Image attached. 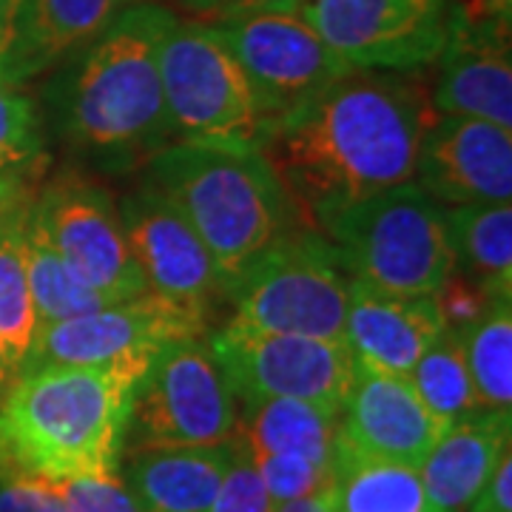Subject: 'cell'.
<instances>
[{
  "label": "cell",
  "instance_id": "obj_23",
  "mask_svg": "<svg viewBox=\"0 0 512 512\" xmlns=\"http://www.w3.org/2000/svg\"><path fill=\"white\" fill-rule=\"evenodd\" d=\"M23 188L0 200V353L9 373H18L35 342L37 316L26 271V222Z\"/></svg>",
  "mask_w": 512,
  "mask_h": 512
},
{
  "label": "cell",
  "instance_id": "obj_14",
  "mask_svg": "<svg viewBox=\"0 0 512 512\" xmlns=\"http://www.w3.org/2000/svg\"><path fill=\"white\" fill-rule=\"evenodd\" d=\"M120 222L148 293L202 311L217 296H228L217 259L154 185L148 183L120 202Z\"/></svg>",
  "mask_w": 512,
  "mask_h": 512
},
{
  "label": "cell",
  "instance_id": "obj_22",
  "mask_svg": "<svg viewBox=\"0 0 512 512\" xmlns=\"http://www.w3.org/2000/svg\"><path fill=\"white\" fill-rule=\"evenodd\" d=\"M453 268L495 296H512V202L447 205Z\"/></svg>",
  "mask_w": 512,
  "mask_h": 512
},
{
  "label": "cell",
  "instance_id": "obj_16",
  "mask_svg": "<svg viewBox=\"0 0 512 512\" xmlns=\"http://www.w3.org/2000/svg\"><path fill=\"white\" fill-rule=\"evenodd\" d=\"M444 430L407 376L362 362L353 365L339 413V441L345 447L419 470Z\"/></svg>",
  "mask_w": 512,
  "mask_h": 512
},
{
  "label": "cell",
  "instance_id": "obj_20",
  "mask_svg": "<svg viewBox=\"0 0 512 512\" xmlns=\"http://www.w3.org/2000/svg\"><path fill=\"white\" fill-rule=\"evenodd\" d=\"M137 0H26L15 83L83 52Z\"/></svg>",
  "mask_w": 512,
  "mask_h": 512
},
{
  "label": "cell",
  "instance_id": "obj_26",
  "mask_svg": "<svg viewBox=\"0 0 512 512\" xmlns=\"http://www.w3.org/2000/svg\"><path fill=\"white\" fill-rule=\"evenodd\" d=\"M26 271H29V291H32L37 325L63 322L109 305L100 293L74 274L72 265L29 222H26Z\"/></svg>",
  "mask_w": 512,
  "mask_h": 512
},
{
  "label": "cell",
  "instance_id": "obj_3",
  "mask_svg": "<svg viewBox=\"0 0 512 512\" xmlns=\"http://www.w3.org/2000/svg\"><path fill=\"white\" fill-rule=\"evenodd\" d=\"M174 20L160 3L137 0L63 63L49 103L60 134L77 151L131 163L174 137L160 80V46Z\"/></svg>",
  "mask_w": 512,
  "mask_h": 512
},
{
  "label": "cell",
  "instance_id": "obj_24",
  "mask_svg": "<svg viewBox=\"0 0 512 512\" xmlns=\"http://www.w3.org/2000/svg\"><path fill=\"white\" fill-rule=\"evenodd\" d=\"M328 495L333 512H427L416 467L362 456L342 441L330 461Z\"/></svg>",
  "mask_w": 512,
  "mask_h": 512
},
{
  "label": "cell",
  "instance_id": "obj_10",
  "mask_svg": "<svg viewBox=\"0 0 512 512\" xmlns=\"http://www.w3.org/2000/svg\"><path fill=\"white\" fill-rule=\"evenodd\" d=\"M208 348L237 402L299 399L342 410L356 365L345 339L268 333L237 322H228Z\"/></svg>",
  "mask_w": 512,
  "mask_h": 512
},
{
  "label": "cell",
  "instance_id": "obj_15",
  "mask_svg": "<svg viewBox=\"0 0 512 512\" xmlns=\"http://www.w3.org/2000/svg\"><path fill=\"white\" fill-rule=\"evenodd\" d=\"M413 180L439 205L512 202V128L439 114L421 137Z\"/></svg>",
  "mask_w": 512,
  "mask_h": 512
},
{
  "label": "cell",
  "instance_id": "obj_17",
  "mask_svg": "<svg viewBox=\"0 0 512 512\" xmlns=\"http://www.w3.org/2000/svg\"><path fill=\"white\" fill-rule=\"evenodd\" d=\"M436 296L376 291L350 279L342 339L353 362L410 376L421 353L444 333Z\"/></svg>",
  "mask_w": 512,
  "mask_h": 512
},
{
  "label": "cell",
  "instance_id": "obj_8",
  "mask_svg": "<svg viewBox=\"0 0 512 512\" xmlns=\"http://www.w3.org/2000/svg\"><path fill=\"white\" fill-rule=\"evenodd\" d=\"M160 80L174 137H242L262 126L254 89L205 20H174L160 46Z\"/></svg>",
  "mask_w": 512,
  "mask_h": 512
},
{
  "label": "cell",
  "instance_id": "obj_18",
  "mask_svg": "<svg viewBox=\"0 0 512 512\" xmlns=\"http://www.w3.org/2000/svg\"><path fill=\"white\" fill-rule=\"evenodd\" d=\"M510 410L478 407L453 421L419 467L427 512H464L510 453Z\"/></svg>",
  "mask_w": 512,
  "mask_h": 512
},
{
  "label": "cell",
  "instance_id": "obj_7",
  "mask_svg": "<svg viewBox=\"0 0 512 512\" xmlns=\"http://www.w3.org/2000/svg\"><path fill=\"white\" fill-rule=\"evenodd\" d=\"M237 396L202 339L154 353L134 393L128 433L137 447H208L234 439Z\"/></svg>",
  "mask_w": 512,
  "mask_h": 512
},
{
  "label": "cell",
  "instance_id": "obj_37",
  "mask_svg": "<svg viewBox=\"0 0 512 512\" xmlns=\"http://www.w3.org/2000/svg\"><path fill=\"white\" fill-rule=\"evenodd\" d=\"M274 512H333V510H330L328 490H322V493H313V495H305V498L285 501V504H276Z\"/></svg>",
  "mask_w": 512,
  "mask_h": 512
},
{
  "label": "cell",
  "instance_id": "obj_4",
  "mask_svg": "<svg viewBox=\"0 0 512 512\" xmlns=\"http://www.w3.org/2000/svg\"><path fill=\"white\" fill-rule=\"evenodd\" d=\"M148 171L217 259L228 291L259 251L302 225L254 140L180 137L148 157Z\"/></svg>",
  "mask_w": 512,
  "mask_h": 512
},
{
  "label": "cell",
  "instance_id": "obj_30",
  "mask_svg": "<svg viewBox=\"0 0 512 512\" xmlns=\"http://www.w3.org/2000/svg\"><path fill=\"white\" fill-rule=\"evenodd\" d=\"M234 444H237L234 458L222 476L220 490L214 495L208 512H274V498L259 476L248 447L237 436H234Z\"/></svg>",
  "mask_w": 512,
  "mask_h": 512
},
{
  "label": "cell",
  "instance_id": "obj_31",
  "mask_svg": "<svg viewBox=\"0 0 512 512\" xmlns=\"http://www.w3.org/2000/svg\"><path fill=\"white\" fill-rule=\"evenodd\" d=\"M66 512H140L117 476H80L52 481Z\"/></svg>",
  "mask_w": 512,
  "mask_h": 512
},
{
  "label": "cell",
  "instance_id": "obj_19",
  "mask_svg": "<svg viewBox=\"0 0 512 512\" xmlns=\"http://www.w3.org/2000/svg\"><path fill=\"white\" fill-rule=\"evenodd\" d=\"M234 450V439L208 447H137L123 484L140 512H208Z\"/></svg>",
  "mask_w": 512,
  "mask_h": 512
},
{
  "label": "cell",
  "instance_id": "obj_33",
  "mask_svg": "<svg viewBox=\"0 0 512 512\" xmlns=\"http://www.w3.org/2000/svg\"><path fill=\"white\" fill-rule=\"evenodd\" d=\"M0 512H66L52 481L0 467Z\"/></svg>",
  "mask_w": 512,
  "mask_h": 512
},
{
  "label": "cell",
  "instance_id": "obj_13",
  "mask_svg": "<svg viewBox=\"0 0 512 512\" xmlns=\"http://www.w3.org/2000/svg\"><path fill=\"white\" fill-rule=\"evenodd\" d=\"M202 328V308L165 299L160 293H143L100 311L37 325L35 342L20 370L43 365H109L128 356H154L171 342L200 339Z\"/></svg>",
  "mask_w": 512,
  "mask_h": 512
},
{
  "label": "cell",
  "instance_id": "obj_1",
  "mask_svg": "<svg viewBox=\"0 0 512 512\" xmlns=\"http://www.w3.org/2000/svg\"><path fill=\"white\" fill-rule=\"evenodd\" d=\"M419 72H350L291 111L265 120L254 143L305 228L413 180L436 120Z\"/></svg>",
  "mask_w": 512,
  "mask_h": 512
},
{
  "label": "cell",
  "instance_id": "obj_6",
  "mask_svg": "<svg viewBox=\"0 0 512 512\" xmlns=\"http://www.w3.org/2000/svg\"><path fill=\"white\" fill-rule=\"evenodd\" d=\"M350 276L316 228L274 239L231 282L234 319L242 328L342 339Z\"/></svg>",
  "mask_w": 512,
  "mask_h": 512
},
{
  "label": "cell",
  "instance_id": "obj_21",
  "mask_svg": "<svg viewBox=\"0 0 512 512\" xmlns=\"http://www.w3.org/2000/svg\"><path fill=\"white\" fill-rule=\"evenodd\" d=\"M237 436L254 453H291L330 467L339 441V413L299 399L237 402Z\"/></svg>",
  "mask_w": 512,
  "mask_h": 512
},
{
  "label": "cell",
  "instance_id": "obj_2",
  "mask_svg": "<svg viewBox=\"0 0 512 512\" xmlns=\"http://www.w3.org/2000/svg\"><path fill=\"white\" fill-rule=\"evenodd\" d=\"M151 359L20 370L0 399V467L43 481L114 476Z\"/></svg>",
  "mask_w": 512,
  "mask_h": 512
},
{
  "label": "cell",
  "instance_id": "obj_39",
  "mask_svg": "<svg viewBox=\"0 0 512 512\" xmlns=\"http://www.w3.org/2000/svg\"><path fill=\"white\" fill-rule=\"evenodd\" d=\"M6 373H9V370H6V365H3V353H0V379H3Z\"/></svg>",
  "mask_w": 512,
  "mask_h": 512
},
{
  "label": "cell",
  "instance_id": "obj_25",
  "mask_svg": "<svg viewBox=\"0 0 512 512\" xmlns=\"http://www.w3.org/2000/svg\"><path fill=\"white\" fill-rule=\"evenodd\" d=\"M478 404L512 410V296H498L461 333Z\"/></svg>",
  "mask_w": 512,
  "mask_h": 512
},
{
  "label": "cell",
  "instance_id": "obj_29",
  "mask_svg": "<svg viewBox=\"0 0 512 512\" xmlns=\"http://www.w3.org/2000/svg\"><path fill=\"white\" fill-rule=\"evenodd\" d=\"M248 453L254 458L256 470L265 481L274 504H285L293 498L328 490L330 467L313 464L308 458L291 456V453H254V450Z\"/></svg>",
  "mask_w": 512,
  "mask_h": 512
},
{
  "label": "cell",
  "instance_id": "obj_11",
  "mask_svg": "<svg viewBox=\"0 0 512 512\" xmlns=\"http://www.w3.org/2000/svg\"><path fill=\"white\" fill-rule=\"evenodd\" d=\"M29 225L109 305L148 293L106 188L72 174L60 177L32 202Z\"/></svg>",
  "mask_w": 512,
  "mask_h": 512
},
{
  "label": "cell",
  "instance_id": "obj_36",
  "mask_svg": "<svg viewBox=\"0 0 512 512\" xmlns=\"http://www.w3.org/2000/svg\"><path fill=\"white\" fill-rule=\"evenodd\" d=\"M464 512H512V453L498 461L493 476Z\"/></svg>",
  "mask_w": 512,
  "mask_h": 512
},
{
  "label": "cell",
  "instance_id": "obj_28",
  "mask_svg": "<svg viewBox=\"0 0 512 512\" xmlns=\"http://www.w3.org/2000/svg\"><path fill=\"white\" fill-rule=\"evenodd\" d=\"M43 157V123L20 83L0 80V180H20Z\"/></svg>",
  "mask_w": 512,
  "mask_h": 512
},
{
  "label": "cell",
  "instance_id": "obj_38",
  "mask_svg": "<svg viewBox=\"0 0 512 512\" xmlns=\"http://www.w3.org/2000/svg\"><path fill=\"white\" fill-rule=\"evenodd\" d=\"M18 188H23L20 180H0V200H3V197H9V194H12V191H18Z\"/></svg>",
  "mask_w": 512,
  "mask_h": 512
},
{
  "label": "cell",
  "instance_id": "obj_27",
  "mask_svg": "<svg viewBox=\"0 0 512 512\" xmlns=\"http://www.w3.org/2000/svg\"><path fill=\"white\" fill-rule=\"evenodd\" d=\"M407 379L416 387L424 407L444 427L476 413L481 407L473 379H470V370H467L461 336L453 330H444L439 339L421 353V359L410 370Z\"/></svg>",
  "mask_w": 512,
  "mask_h": 512
},
{
  "label": "cell",
  "instance_id": "obj_9",
  "mask_svg": "<svg viewBox=\"0 0 512 512\" xmlns=\"http://www.w3.org/2000/svg\"><path fill=\"white\" fill-rule=\"evenodd\" d=\"M453 0H302L296 15L350 72H421L439 60Z\"/></svg>",
  "mask_w": 512,
  "mask_h": 512
},
{
  "label": "cell",
  "instance_id": "obj_35",
  "mask_svg": "<svg viewBox=\"0 0 512 512\" xmlns=\"http://www.w3.org/2000/svg\"><path fill=\"white\" fill-rule=\"evenodd\" d=\"M26 0H0V80L15 83Z\"/></svg>",
  "mask_w": 512,
  "mask_h": 512
},
{
  "label": "cell",
  "instance_id": "obj_12",
  "mask_svg": "<svg viewBox=\"0 0 512 512\" xmlns=\"http://www.w3.org/2000/svg\"><path fill=\"white\" fill-rule=\"evenodd\" d=\"M211 29L248 77L262 123L350 74L299 15H237L211 20Z\"/></svg>",
  "mask_w": 512,
  "mask_h": 512
},
{
  "label": "cell",
  "instance_id": "obj_34",
  "mask_svg": "<svg viewBox=\"0 0 512 512\" xmlns=\"http://www.w3.org/2000/svg\"><path fill=\"white\" fill-rule=\"evenodd\" d=\"M185 9L211 15L214 20L237 18V15H259V12H282L296 15L302 0H180Z\"/></svg>",
  "mask_w": 512,
  "mask_h": 512
},
{
  "label": "cell",
  "instance_id": "obj_32",
  "mask_svg": "<svg viewBox=\"0 0 512 512\" xmlns=\"http://www.w3.org/2000/svg\"><path fill=\"white\" fill-rule=\"evenodd\" d=\"M433 296H436V305H439L441 319H444V328L453 330V333L470 328L478 316L487 311V305L493 302L476 279L458 274L456 268L450 271L444 285Z\"/></svg>",
  "mask_w": 512,
  "mask_h": 512
},
{
  "label": "cell",
  "instance_id": "obj_5",
  "mask_svg": "<svg viewBox=\"0 0 512 512\" xmlns=\"http://www.w3.org/2000/svg\"><path fill=\"white\" fill-rule=\"evenodd\" d=\"M342 271L376 291L433 296L453 271L444 205L416 180L330 214L316 228Z\"/></svg>",
  "mask_w": 512,
  "mask_h": 512
}]
</instances>
